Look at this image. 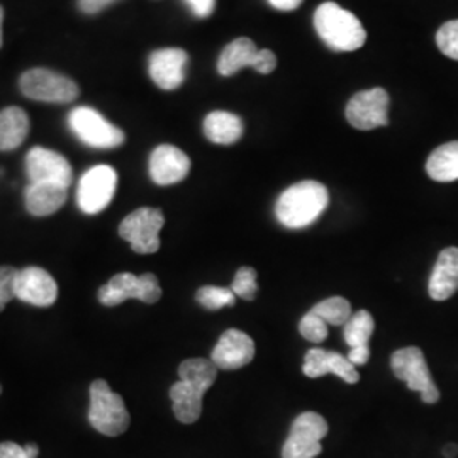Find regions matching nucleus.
<instances>
[{
  "mask_svg": "<svg viewBox=\"0 0 458 458\" xmlns=\"http://www.w3.org/2000/svg\"><path fill=\"white\" fill-rule=\"evenodd\" d=\"M164 225L165 216L160 209L140 208L123 219L119 234L123 240L130 242L132 251L151 255L160 250V231Z\"/></svg>",
  "mask_w": 458,
  "mask_h": 458,
  "instance_id": "nucleus-8",
  "label": "nucleus"
},
{
  "mask_svg": "<svg viewBox=\"0 0 458 458\" xmlns=\"http://www.w3.org/2000/svg\"><path fill=\"white\" fill-rule=\"evenodd\" d=\"M130 412L119 394L113 393L106 380H94L90 386L89 423L106 437H119L130 428Z\"/></svg>",
  "mask_w": 458,
  "mask_h": 458,
  "instance_id": "nucleus-3",
  "label": "nucleus"
},
{
  "mask_svg": "<svg viewBox=\"0 0 458 458\" xmlns=\"http://www.w3.org/2000/svg\"><path fill=\"white\" fill-rule=\"evenodd\" d=\"M311 312L333 327H344L346 321L350 319V316L353 314L350 302L344 297L325 299L319 304H316Z\"/></svg>",
  "mask_w": 458,
  "mask_h": 458,
  "instance_id": "nucleus-27",
  "label": "nucleus"
},
{
  "mask_svg": "<svg viewBox=\"0 0 458 458\" xmlns=\"http://www.w3.org/2000/svg\"><path fill=\"white\" fill-rule=\"evenodd\" d=\"M202 397L204 393H200L189 382H175L170 389V399L174 404L175 418L183 425L196 423L202 414Z\"/></svg>",
  "mask_w": 458,
  "mask_h": 458,
  "instance_id": "nucleus-22",
  "label": "nucleus"
},
{
  "mask_svg": "<svg viewBox=\"0 0 458 458\" xmlns=\"http://www.w3.org/2000/svg\"><path fill=\"white\" fill-rule=\"evenodd\" d=\"M302 372H304V376L311 377V378L335 374V376L344 378L346 384H357L360 380L355 365L344 355L336 353V352H327L323 348H312L306 353Z\"/></svg>",
  "mask_w": 458,
  "mask_h": 458,
  "instance_id": "nucleus-17",
  "label": "nucleus"
},
{
  "mask_svg": "<svg viewBox=\"0 0 458 458\" xmlns=\"http://www.w3.org/2000/svg\"><path fill=\"white\" fill-rule=\"evenodd\" d=\"M437 45L445 56L458 62V19L445 22L438 30Z\"/></svg>",
  "mask_w": 458,
  "mask_h": 458,
  "instance_id": "nucleus-30",
  "label": "nucleus"
},
{
  "mask_svg": "<svg viewBox=\"0 0 458 458\" xmlns=\"http://www.w3.org/2000/svg\"><path fill=\"white\" fill-rule=\"evenodd\" d=\"M14 294L16 299L22 302L47 308L55 304L58 297V285L47 270L39 267H28V268L17 270Z\"/></svg>",
  "mask_w": 458,
  "mask_h": 458,
  "instance_id": "nucleus-12",
  "label": "nucleus"
},
{
  "mask_svg": "<svg viewBox=\"0 0 458 458\" xmlns=\"http://www.w3.org/2000/svg\"><path fill=\"white\" fill-rule=\"evenodd\" d=\"M117 0H79V7L85 14H98L102 9L113 5Z\"/></svg>",
  "mask_w": 458,
  "mask_h": 458,
  "instance_id": "nucleus-35",
  "label": "nucleus"
},
{
  "mask_svg": "<svg viewBox=\"0 0 458 458\" xmlns=\"http://www.w3.org/2000/svg\"><path fill=\"white\" fill-rule=\"evenodd\" d=\"M197 17H209L214 13L216 0H185Z\"/></svg>",
  "mask_w": 458,
  "mask_h": 458,
  "instance_id": "nucleus-34",
  "label": "nucleus"
},
{
  "mask_svg": "<svg viewBox=\"0 0 458 458\" xmlns=\"http://www.w3.org/2000/svg\"><path fill=\"white\" fill-rule=\"evenodd\" d=\"M0 458H30L24 446H19L17 443H0Z\"/></svg>",
  "mask_w": 458,
  "mask_h": 458,
  "instance_id": "nucleus-36",
  "label": "nucleus"
},
{
  "mask_svg": "<svg viewBox=\"0 0 458 458\" xmlns=\"http://www.w3.org/2000/svg\"><path fill=\"white\" fill-rule=\"evenodd\" d=\"M100 304L113 308L128 299H138L147 304H155L162 297V287L153 274L134 276L130 272L117 274L104 287L98 289Z\"/></svg>",
  "mask_w": 458,
  "mask_h": 458,
  "instance_id": "nucleus-5",
  "label": "nucleus"
},
{
  "mask_svg": "<svg viewBox=\"0 0 458 458\" xmlns=\"http://www.w3.org/2000/svg\"><path fill=\"white\" fill-rule=\"evenodd\" d=\"M374 318L369 311H357L350 316L344 327V342L350 348L369 346L370 336L374 333Z\"/></svg>",
  "mask_w": 458,
  "mask_h": 458,
  "instance_id": "nucleus-26",
  "label": "nucleus"
},
{
  "mask_svg": "<svg viewBox=\"0 0 458 458\" xmlns=\"http://www.w3.org/2000/svg\"><path fill=\"white\" fill-rule=\"evenodd\" d=\"M458 291V248H445L431 272L428 293L433 301H446Z\"/></svg>",
  "mask_w": 458,
  "mask_h": 458,
  "instance_id": "nucleus-18",
  "label": "nucleus"
},
{
  "mask_svg": "<svg viewBox=\"0 0 458 458\" xmlns=\"http://www.w3.org/2000/svg\"><path fill=\"white\" fill-rule=\"evenodd\" d=\"M389 104L391 98L384 89H370L350 98L344 114L353 128L370 131L389 124Z\"/></svg>",
  "mask_w": 458,
  "mask_h": 458,
  "instance_id": "nucleus-11",
  "label": "nucleus"
},
{
  "mask_svg": "<svg viewBox=\"0 0 458 458\" xmlns=\"http://www.w3.org/2000/svg\"><path fill=\"white\" fill-rule=\"evenodd\" d=\"M231 291L234 295L245 299V301H253L255 295L259 293V284H257V272L251 267H242L236 272V277L233 280Z\"/></svg>",
  "mask_w": 458,
  "mask_h": 458,
  "instance_id": "nucleus-29",
  "label": "nucleus"
},
{
  "mask_svg": "<svg viewBox=\"0 0 458 458\" xmlns=\"http://www.w3.org/2000/svg\"><path fill=\"white\" fill-rule=\"evenodd\" d=\"M17 268L14 267H0V311L13 301L14 294V280H16Z\"/></svg>",
  "mask_w": 458,
  "mask_h": 458,
  "instance_id": "nucleus-32",
  "label": "nucleus"
},
{
  "mask_svg": "<svg viewBox=\"0 0 458 458\" xmlns=\"http://www.w3.org/2000/svg\"><path fill=\"white\" fill-rule=\"evenodd\" d=\"M197 302L206 308L208 311H217L226 306L236 304V295L228 287H216V285H206L200 287L196 294Z\"/></svg>",
  "mask_w": 458,
  "mask_h": 458,
  "instance_id": "nucleus-28",
  "label": "nucleus"
},
{
  "mask_svg": "<svg viewBox=\"0 0 458 458\" xmlns=\"http://www.w3.org/2000/svg\"><path fill=\"white\" fill-rule=\"evenodd\" d=\"M299 331L308 342L321 344L327 338V323L325 319H321L319 316H316V314L310 311L301 319Z\"/></svg>",
  "mask_w": 458,
  "mask_h": 458,
  "instance_id": "nucleus-31",
  "label": "nucleus"
},
{
  "mask_svg": "<svg viewBox=\"0 0 458 458\" xmlns=\"http://www.w3.org/2000/svg\"><path fill=\"white\" fill-rule=\"evenodd\" d=\"M329 204L327 189L316 181H304L285 189L276 204L278 223L285 228H308Z\"/></svg>",
  "mask_w": 458,
  "mask_h": 458,
  "instance_id": "nucleus-1",
  "label": "nucleus"
},
{
  "mask_svg": "<svg viewBox=\"0 0 458 458\" xmlns=\"http://www.w3.org/2000/svg\"><path fill=\"white\" fill-rule=\"evenodd\" d=\"M391 369L394 376L406 382L408 389L421 394V399L426 404H435L440 401V391L433 382L425 353L420 348L408 346L397 350L391 359Z\"/></svg>",
  "mask_w": 458,
  "mask_h": 458,
  "instance_id": "nucleus-7",
  "label": "nucleus"
},
{
  "mask_svg": "<svg viewBox=\"0 0 458 458\" xmlns=\"http://www.w3.org/2000/svg\"><path fill=\"white\" fill-rule=\"evenodd\" d=\"M68 124L87 147L113 149L126 141L124 131L115 128L104 115L87 106L75 107L68 115Z\"/></svg>",
  "mask_w": 458,
  "mask_h": 458,
  "instance_id": "nucleus-6",
  "label": "nucleus"
},
{
  "mask_svg": "<svg viewBox=\"0 0 458 458\" xmlns=\"http://www.w3.org/2000/svg\"><path fill=\"white\" fill-rule=\"evenodd\" d=\"M314 28L327 48L338 53L361 48L367 39L360 19L336 2H325L316 9Z\"/></svg>",
  "mask_w": 458,
  "mask_h": 458,
  "instance_id": "nucleus-2",
  "label": "nucleus"
},
{
  "mask_svg": "<svg viewBox=\"0 0 458 458\" xmlns=\"http://www.w3.org/2000/svg\"><path fill=\"white\" fill-rule=\"evenodd\" d=\"M243 121L228 111H214L204 119V134L216 145H233L243 136Z\"/></svg>",
  "mask_w": 458,
  "mask_h": 458,
  "instance_id": "nucleus-20",
  "label": "nucleus"
},
{
  "mask_svg": "<svg viewBox=\"0 0 458 458\" xmlns=\"http://www.w3.org/2000/svg\"><path fill=\"white\" fill-rule=\"evenodd\" d=\"M28 213L36 217L51 216L62 209L66 200V187L49 182H31L24 191Z\"/></svg>",
  "mask_w": 458,
  "mask_h": 458,
  "instance_id": "nucleus-19",
  "label": "nucleus"
},
{
  "mask_svg": "<svg viewBox=\"0 0 458 458\" xmlns=\"http://www.w3.org/2000/svg\"><path fill=\"white\" fill-rule=\"evenodd\" d=\"M26 172L31 182H49L68 189L73 170L65 157L47 148L34 147L26 155Z\"/></svg>",
  "mask_w": 458,
  "mask_h": 458,
  "instance_id": "nucleus-13",
  "label": "nucleus"
},
{
  "mask_svg": "<svg viewBox=\"0 0 458 458\" xmlns=\"http://www.w3.org/2000/svg\"><path fill=\"white\" fill-rule=\"evenodd\" d=\"M257 53L259 48L250 38H238L221 51L217 60V72L223 77H231L246 66H253Z\"/></svg>",
  "mask_w": 458,
  "mask_h": 458,
  "instance_id": "nucleus-23",
  "label": "nucleus"
},
{
  "mask_svg": "<svg viewBox=\"0 0 458 458\" xmlns=\"http://www.w3.org/2000/svg\"><path fill=\"white\" fill-rule=\"evenodd\" d=\"M117 174L109 165H98L87 170L79 182L77 202L85 214L104 211L115 194Z\"/></svg>",
  "mask_w": 458,
  "mask_h": 458,
  "instance_id": "nucleus-10",
  "label": "nucleus"
},
{
  "mask_svg": "<svg viewBox=\"0 0 458 458\" xmlns=\"http://www.w3.org/2000/svg\"><path fill=\"white\" fill-rule=\"evenodd\" d=\"M19 87L26 98L51 104H70L81 92L79 85L72 79L48 68H31L24 72Z\"/></svg>",
  "mask_w": 458,
  "mask_h": 458,
  "instance_id": "nucleus-4",
  "label": "nucleus"
},
{
  "mask_svg": "<svg viewBox=\"0 0 458 458\" xmlns=\"http://www.w3.org/2000/svg\"><path fill=\"white\" fill-rule=\"evenodd\" d=\"M426 172L433 181H458V141L437 148L426 162Z\"/></svg>",
  "mask_w": 458,
  "mask_h": 458,
  "instance_id": "nucleus-24",
  "label": "nucleus"
},
{
  "mask_svg": "<svg viewBox=\"0 0 458 458\" xmlns=\"http://www.w3.org/2000/svg\"><path fill=\"white\" fill-rule=\"evenodd\" d=\"M302 2H304V0H268V4H270L274 9L282 11V13L295 11L297 7H301Z\"/></svg>",
  "mask_w": 458,
  "mask_h": 458,
  "instance_id": "nucleus-38",
  "label": "nucleus"
},
{
  "mask_svg": "<svg viewBox=\"0 0 458 458\" xmlns=\"http://www.w3.org/2000/svg\"><path fill=\"white\" fill-rule=\"evenodd\" d=\"M24 450H26V454L30 455V458H38V455H39V448H38V445H34V443H28V445L24 446Z\"/></svg>",
  "mask_w": 458,
  "mask_h": 458,
  "instance_id": "nucleus-40",
  "label": "nucleus"
},
{
  "mask_svg": "<svg viewBox=\"0 0 458 458\" xmlns=\"http://www.w3.org/2000/svg\"><path fill=\"white\" fill-rule=\"evenodd\" d=\"M458 454V446L455 443H452V445H446L445 448H443V457L446 458H454L457 457Z\"/></svg>",
  "mask_w": 458,
  "mask_h": 458,
  "instance_id": "nucleus-39",
  "label": "nucleus"
},
{
  "mask_svg": "<svg viewBox=\"0 0 458 458\" xmlns=\"http://www.w3.org/2000/svg\"><path fill=\"white\" fill-rule=\"evenodd\" d=\"M327 420L318 412H302L297 416L291 433L282 448V458H316L323 446L321 440L327 435Z\"/></svg>",
  "mask_w": 458,
  "mask_h": 458,
  "instance_id": "nucleus-9",
  "label": "nucleus"
},
{
  "mask_svg": "<svg viewBox=\"0 0 458 458\" xmlns=\"http://www.w3.org/2000/svg\"><path fill=\"white\" fill-rule=\"evenodd\" d=\"M191 172V158L181 148L162 145L149 157V177L157 185H174L183 181Z\"/></svg>",
  "mask_w": 458,
  "mask_h": 458,
  "instance_id": "nucleus-16",
  "label": "nucleus"
},
{
  "mask_svg": "<svg viewBox=\"0 0 458 458\" xmlns=\"http://www.w3.org/2000/svg\"><path fill=\"white\" fill-rule=\"evenodd\" d=\"M217 370L219 369L214 365L213 360L189 359V360L182 361V365L179 367V377L183 382H189L200 393L206 394L216 382Z\"/></svg>",
  "mask_w": 458,
  "mask_h": 458,
  "instance_id": "nucleus-25",
  "label": "nucleus"
},
{
  "mask_svg": "<svg viewBox=\"0 0 458 458\" xmlns=\"http://www.w3.org/2000/svg\"><path fill=\"white\" fill-rule=\"evenodd\" d=\"M276 66H277L276 53L270 51V49H259L255 64H253L251 68H255L262 75H268V73H272L276 70Z\"/></svg>",
  "mask_w": 458,
  "mask_h": 458,
  "instance_id": "nucleus-33",
  "label": "nucleus"
},
{
  "mask_svg": "<svg viewBox=\"0 0 458 458\" xmlns=\"http://www.w3.org/2000/svg\"><path fill=\"white\" fill-rule=\"evenodd\" d=\"M255 357V344L243 331L231 327L225 331L214 346L211 360L217 369L238 370Z\"/></svg>",
  "mask_w": 458,
  "mask_h": 458,
  "instance_id": "nucleus-15",
  "label": "nucleus"
},
{
  "mask_svg": "<svg viewBox=\"0 0 458 458\" xmlns=\"http://www.w3.org/2000/svg\"><path fill=\"white\" fill-rule=\"evenodd\" d=\"M30 132V117L17 107L11 106L0 111V151H13L21 147Z\"/></svg>",
  "mask_w": 458,
  "mask_h": 458,
  "instance_id": "nucleus-21",
  "label": "nucleus"
},
{
  "mask_svg": "<svg viewBox=\"0 0 458 458\" xmlns=\"http://www.w3.org/2000/svg\"><path fill=\"white\" fill-rule=\"evenodd\" d=\"M0 391H2V389H0Z\"/></svg>",
  "mask_w": 458,
  "mask_h": 458,
  "instance_id": "nucleus-42",
  "label": "nucleus"
},
{
  "mask_svg": "<svg viewBox=\"0 0 458 458\" xmlns=\"http://www.w3.org/2000/svg\"><path fill=\"white\" fill-rule=\"evenodd\" d=\"M346 359L352 361L355 367L365 365L370 360V348L369 346H357V348H350V353L346 355Z\"/></svg>",
  "mask_w": 458,
  "mask_h": 458,
  "instance_id": "nucleus-37",
  "label": "nucleus"
},
{
  "mask_svg": "<svg viewBox=\"0 0 458 458\" xmlns=\"http://www.w3.org/2000/svg\"><path fill=\"white\" fill-rule=\"evenodd\" d=\"M2 21H4V11L0 7V48H2Z\"/></svg>",
  "mask_w": 458,
  "mask_h": 458,
  "instance_id": "nucleus-41",
  "label": "nucleus"
},
{
  "mask_svg": "<svg viewBox=\"0 0 458 458\" xmlns=\"http://www.w3.org/2000/svg\"><path fill=\"white\" fill-rule=\"evenodd\" d=\"M189 65V55L181 48L157 49L149 56V77L162 90L179 89Z\"/></svg>",
  "mask_w": 458,
  "mask_h": 458,
  "instance_id": "nucleus-14",
  "label": "nucleus"
}]
</instances>
